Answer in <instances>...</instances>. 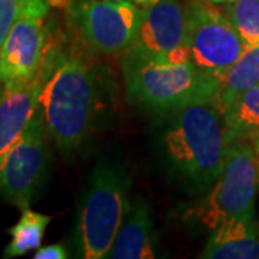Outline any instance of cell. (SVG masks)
Listing matches in <instances>:
<instances>
[{
  "label": "cell",
  "mask_w": 259,
  "mask_h": 259,
  "mask_svg": "<svg viewBox=\"0 0 259 259\" xmlns=\"http://www.w3.org/2000/svg\"><path fill=\"white\" fill-rule=\"evenodd\" d=\"M66 10L83 42L107 55L134 42L144 16V6L131 0H66Z\"/></svg>",
  "instance_id": "52a82bcc"
},
{
  "label": "cell",
  "mask_w": 259,
  "mask_h": 259,
  "mask_svg": "<svg viewBox=\"0 0 259 259\" xmlns=\"http://www.w3.org/2000/svg\"><path fill=\"white\" fill-rule=\"evenodd\" d=\"M187 48L190 61L218 79L246 51L226 13L207 0L187 5Z\"/></svg>",
  "instance_id": "8992f818"
},
{
  "label": "cell",
  "mask_w": 259,
  "mask_h": 259,
  "mask_svg": "<svg viewBox=\"0 0 259 259\" xmlns=\"http://www.w3.org/2000/svg\"><path fill=\"white\" fill-rule=\"evenodd\" d=\"M258 83L259 47H255L246 49L231 69L219 78L216 102L225 112L238 97Z\"/></svg>",
  "instance_id": "9a60e30c"
},
{
  "label": "cell",
  "mask_w": 259,
  "mask_h": 259,
  "mask_svg": "<svg viewBox=\"0 0 259 259\" xmlns=\"http://www.w3.org/2000/svg\"><path fill=\"white\" fill-rule=\"evenodd\" d=\"M5 93H6V90H5V83H3V81L0 79V102L3 101Z\"/></svg>",
  "instance_id": "7402d4cb"
},
{
  "label": "cell",
  "mask_w": 259,
  "mask_h": 259,
  "mask_svg": "<svg viewBox=\"0 0 259 259\" xmlns=\"http://www.w3.org/2000/svg\"><path fill=\"white\" fill-rule=\"evenodd\" d=\"M49 222L51 216L33 212L29 207L23 209L19 222L8 231L12 241L3 252V258H18L29 250L39 249Z\"/></svg>",
  "instance_id": "2e32d148"
},
{
  "label": "cell",
  "mask_w": 259,
  "mask_h": 259,
  "mask_svg": "<svg viewBox=\"0 0 259 259\" xmlns=\"http://www.w3.org/2000/svg\"><path fill=\"white\" fill-rule=\"evenodd\" d=\"M200 258L259 259V223L235 218L212 229Z\"/></svg>",
  "instance_id": "4fadbf2b"
},
{
  "label": "cell",
  "mask_w": 259,
  "mask_h": 259,
  "mask_svg": "<svg viewBox=\"0 0 259 259\" xmlns=\"http://www.w3.org/2000/svg\"><path fill=\"white\" fill-rule=\"evenodd\" d=\"M226 143L249 141L259 144V83L238 97L223 112Z\"/></svg>",
  "instance_id": "5bb4252c"
},
{
  "label": "cell",
  "mask_w": 259,
  "mask_h": 259,
  "mask_svg": "<svg viewBox=\"0 0 259 259\" xmlns=\"http://www.w3.org/2000/svg\"><path fill=\"white\" fill-rule=\"evenodd\" d=\"M156 256V238L150 209L143 200L137 199L130 204L105 258L153 259Z\"/></svg>",
  "instance_id": "7c38bea8"
},
{
  "label": "cell",
  "mask_w": 259,
  "mask_h": 259,
  "mask_svg": "<svg viewBox=\"0 0 259 259\" xmlns=\"http://www.w3.org/2000/svg\"><path fill=\"white\" fill-rule=\"evenodd\" d=\"M207 2H212L214 5H228V3H233L236 0H207Z\"/></svg>",
  "instance_id": "44dd1931"
},
{
  "label": "cell",
  "mask_w": 259,
  "mask_h": 259,
  "mask_svg": "<svg viewBox=\"0 0 259 259\" xmlns=\"http://www.w3.org/2000/svg\"><path fill=\"white\" fill-rule=\"evenodd\" d=\"M255 148V153H256V161H258V173H259V144Z\"/></svg>",
  "instance_id": "603a6c76"
},
{
  "label": "cell",
  "mask_w": 259,
  "mask_h": 259,
  "mask_svg": "<svg viewBox=\"0 0 259 259\" xmlns=\"http://www.w3.org/2000/svg\"><path fill=\"white\" fill-rule=\"evenodd\" d=\"M258 183L255 148L249 141H235L228 147L221 176L203 200L190 209L189 218L209 229L235 218L253 219Z\"/></svg>",
  "instance_id": "5b68a950"
},
{
  "label": "cell",
  "mask_w": 259,
  "mask_h": 259,
  "mask_svg": "<svg viewBox=\"0 0 259 259\" xmlns=\"http://www.w3.org/2000/svg\"><path fill=\"white\" fill-rule=\"evenodd\" d=\"M125 51L161 62H189L187 6L180 0H158L144 6L139 33Z\"/></svg>",
  "instance_id": "30bf717a"
},
{
  "label": "cell",
  "mask_w": 259,
  "mask_h": 259,
  "mask_svg": "<svg viewBox=\"0 0 259 259\" xmlns=\"http://www.w3.org/2000/svg\"><path fill=\"white\" fill-rule=\"evenodd\" d=\"M48 76L37 75L26 85L15 90H6L0 102V160L13 147L39 108V95Z\"/></svg>",
  "instance_id": "8fae6325"
},
{
  "label": "cell",
  "mask_w": 259,
  "mask_h": 259,
  "mask_svg": "<svg viewBox=\"0 0 259 259\" xmlns=\"http://www.w3.org/2000/svg\"><path fill=\"white\" fill-rule=\"evenodd\" d=\"M130 180L111 164L93 170L76 209L72 246L76 258H105L128 210Z\"/></svg>",
  "instance_id": "277c9868"
},
{
  "label": "cell",
  "mask_w": 259,
  "mask_h": 259,
  "mask_svg": "<svg viewBox=\"0 0 259 259\" xmlns=\"http://www.w3.org/2000/svg\"><path fill=\"white\" fill-rule=\"evenodd\" d=\"M49 2L33 0L20 13L0 49V79L5 90L30 82L39 72L48 42Z\"/></svg>",
  "instance_id": "9c48e42d"
},
{
  "label": "cell",
  "mask_w": 259,
  "mask_h": 259,
  "mask_svg": "<svg viewBox=\"0 0 259 259\" xmlns=\"http://www.w3.org/2000/svg\"><path fill=\"white\" fill-rule=\"evenodd\" d=\"M48 136L44 115L37 108L22 139L0 160V197L20 210L30 206L47 175Z\"/></svg>",
  "instance_id": "ba28073f"
},
{
  "label": "cell",
  "mask_w": 259,
  "mask_h": 259,
  "mask_svg": "<svg viewBox=\"0 0 259 259\" xmlns=\"http://www.w3.org/2000/svg\"><path fill=\"white\" fill-rule=\"evenodd\" d=\"M68 256H69L68 250L65 249L64 245L54 243V245H48L45 248H39L33 255V259H66Z\"/></svg>",
  "instance_id": "d6986e66"
},
{
  "label": "cell",
  "mask_w": 259,
  "mask_h": 259,
  "mask_svg": "<svg viewBox=\"0 0 259 259\" xmlns=\"http://www.w3.org/2000/svg\"><path fill=\"white\" fill-rule=\"evenodd\" d=\"M164 146L177 170L200 187L221 176L228 147L223 111L216 100H203L173 111Z\"/></svg>",
  "instance_id": "7a4b0ae2"
},
{
  "label": "cell",
  "mask_w": 259,
  "mask_h": 259,
  "mask_svg": "<svg viewBox=\"0 0 259 259\" xmlns=\"http://www.w3.org/2000/svg\"><path fill=\"white\" fill-rule=\"evenodd\" d=\"M48 2H49V0H48Z\"/></svg>",
  "instance_id": "cb8c5ba5"
},
{
  "label": "cell",
  "mask_w": 259,
  "mask_h": 259,
  "mask_svg": "<svg viewBox=\"0 0 259 259\" xmlns=\"http://www.w3.org/2000/svg\"><path fill=\"white\" fill-rule=\"evenodd\" d=\"M33 0H0V49L20 13Z\"/></svg>",
  "instance_id": "ac0fdd59"
},
{
  "label": "cell",
  "mask_w": 259,
  "mask_h": 259,
  "mask_svg": "<svg viewBox=\"0 0 259 259\" xmlns=\"http://www.w3.org/2000/svg\"><path fill=\"white\" fill-rule=\"evenodd\" d=\"M134 3H137L140 6H147V5H151V3H156L158 0H131Z\"/></svg>",
  "instance_id": "ffe728a7"
},
{
  "label": "cell",
  "mask_w": 259,
  "mask_h": 259,
  "mask_svg": "<svg viewBox=\"0 0 259 259\" xmlns=\"http://www.w3.org/2000/svg\"><path fill=\"white\" fill-rule=\"evenodd\" d=\"M94 69L82 56L62 48L39 95L48 134L66 154L83 146L93 131L100 105L98 78Z\"/></svg>",
  "instance_id": "6da1fadb"
},
{
  "label": "cell",
  "mask_w": 259,
  "mask_h": 259,
  "mask_svg": "<svg viewBox=\"0 0 259 259\" xmlns=\"http://www.w3.org/2000/svg\"><path fill=\"white\" fill-rule=\"evenodd\" d=\"M223 12L243 40L246 49L259 47V0H236Z\"/></svg>",
  "instance_id": "e0dca14e"
},
{
  "label": "cell",
  "mask_w": 259,
  "mask_h": 259,
  "mask_svg": "<svg viewBox=\"0 0 259 259\" xmlns=\"http://www.w3.org/2000/svg\"><path fill=\"white\" fill-rule=\"evenodd\" d=\"M127 100L156 111L173 112L203 100H216L219 79L189 62L170 64L124 51L121 56Z\"/></svg>",
  "instance_id": "3957f363"
}]
</instances>
